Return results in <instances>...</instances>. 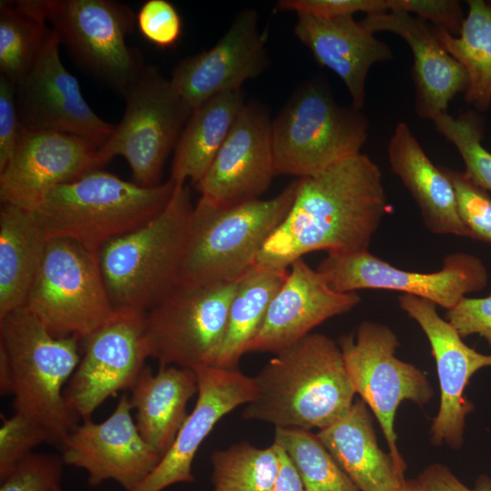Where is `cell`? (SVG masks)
<instances>
[{
  "instance_id": "6da1fadb",
  "label": "cell",
  "mask_w": 491,
  "mask_h": 491,
  "mask_svg": "<svg viewBox=\"0 0 491 491\" xmlns=\"http://www.w3.org/2000/svg\"><path fill=\"white\" fill-rule=\"evenodd\" d=\"M390 210L379 166L366 154L297 179L294 202L259 253L255 266L288 269L315 251H368Z\"/></svg>"
},
{
  "instance_id": "7a4b0ae2",
  "label": "cell",
  "mask_w": 491,
  "mask_h": 491,
  "mask_svg": "<svg viewBox=\"0 0 491 491\" xmlns=\"http://www.w3.org/2000/svg\"><path fill=\"white\" fill-rule=\"evenodd\" d=\"M253 378L256 396L242 416L276 428L320 430L342 417L356 395L338 344L322 334L276 353Z\"/></svg>"
},
{
  "instance_id": "3957f363",
  "label": "cell",
  "mask_w": 491,
  "mask_h": 491,
  "mask_svg": "<svg viewBox=\"0 0 491 491\" xmlns=\"http://www.w3.org/2000/svg\"><path fill=\"white\" fill-rule=\"evenodd\" d=\"M193 208L189 187L176 184L159 214L100 247V266L115 311L145 314L178 285Z\"/></svg>"
},
{
  "instance_id": "277c9868",
  "label": "cell",
  "mask_w": 491,
  "mask_h": 491,
  "mask_svg": "<svg viewBox=\"0 0 491 491\" xmlns=\"http://www.w3.org/2000/svg\"><path fill=\"white\" fill-rule=\"evenodd\" d=\"M79 342L53 335L25 306L0 318L15 411L38 423L55 446L78 425L64 391L81 359Z\"/></svg>"
},
{
  "instance_id": "5b68a950",
  "label": "cell",
  "mask_w": 491,
  "mask_h": 491,
  "mask_svg": "<svg viewBox=\"0 0 491 491\" xmlns=\"http://www.w3.org/2000/svg\"><path fill=\"white\" fill-rule=\"evenodd\" d=\"M175 185L169 177L145 187L96 169L49 189L31 212L49 239L65 238L100 249L159 214Z\"/></svg>"
},
{
  "instance_id": "8992f818",
  "label": "cell",
  "mask_w": 491,
  "mask_h": 491,
  "mask_svg": "<svg viewBox=\"0 0 491 491\" xmlns=\"http://www.w3.org/2000/svg\"><path fill=\"white\" fill-rule=\"evenodd\" d=\"M297 180L269 199L220 207L199 198L194 206L178 284L237 281L253 266L264 245L286 216Z\"/></svg>"
},
{
  "instance_id": "52a82bcc",
  "label": "cell",
  "mask_w": 491,
  "mask_h": 491,
  "mask_svg": "<svg viewBox=\"0 0 491 491\" xmlns=\"http://www.w3.org/2000/svg\"><path fill=\"white\" fill-rule=\"evenodd\" d=\"M368 119L353 105H338L319 80L302 85L271 124L276 175H315L360 153Z\"/></svg>"
},
{
  "instance_id": "ba28073f",
  "label": "cell",
  "mask_w": 491,
  "mask_h": 491,
  "mask_svg": "<svg viewBox=\"0 0 491 491\" xmlns=\"http://www.w3.org/2000/svg\"><path fill=\"white\" fill-rule=\"evenodd\" d=\"M99 250L65 238L48 240L25 306L53 335L81 341L115 315Z\"/></svg>"
},
{
  "instance_id": "9c48e42d",
  "label": "cell",
  "mask_w": 491,
  "mask_h": 491,
  "mask_svg": "<svg viewBox=\"0 0 491 491\" xmlns=\"http://www.w3.org/2000/svg\"><path fill=\"white\" fill-rule=\"evenodd\" d=\"M48 24L75 65L123 96L146 65L129 46L136 15L115 0H42Z\"/></svg>"
},
{
  "instance_id": "30bf717a",
  "label": "cell",
  "mask_w": 491,
  "mask_h": 491,
  "mask_svg": "<svg viewBox=\"0 0 491 491\" xmlns=\"http://www.w3.org/2000/svg\"><path fill=\"white\" fill-rule=\"evenodd\" d=\"M125 111L100 155L108 163L116 155L130 165L133 182L159 184L164 165L191 115L192 108L155 65H146L124 96Z\"/></svg>"
},
{
  "instance_id": "8fae6325",
  "label": "cell",
  "mask_w": 491,
  "mask_h": 491,
  "mask_svg": "<svg viewBox=\"0 0 491 491\" xmlns=\"http://www.w3.org/2000/svg\"><path fill=\"white\" fill-rule=\"evenodd\" d=\"M238 280L178 284L145 313V339L149 357L162 366L174 365L193 370L213 366Z\"/></svg>"
},
{
  "instance_id": "7c38bea8",
  "label": "cell",
  "mask_w": 491,
  "mask_h": 491,
  "mask_svg": "<svg viewBox=\"0 0 491 491\" xmlns=\"http://www.w3.org/2000/svg\"><path fill=\"white\" fill-rule=\"evenodd\" d=\"M337 344L356 394L372 410L389 454L406 470L396 446V413L405 400L421 406L426 404L434 393L430 382L419 368L396 356L398 339L386 325L363 321L356 336L344 335Z\"/></svg>"
},
{
  "instance_id": "4fadbf2b",
  "label": "cell",
  "mask_w": 491,
  "mask_h": 491,
  "mask_svg": "<svg viewBox=\"0 0 491 491\" xmlns=\"http://www.w3.org/2000/svg\"><path fill=\"white\" fill-rule=\"evenodd\" d=\"M316 270L340 293L360 289L398 291L431 301L447 311L468 294L485 288L488 282L481 259L465 252L446 255L442 267L431 273L402 270L369 250L327 254Z\"/></svg>"
},
{
  "instance_id": "5bb4252c",
  "label": "cell",
  "mask_w": 491,
  "mask_h": 491,
  "mask_svg": "<svg viewBox=\"0 0 491 491\" xmlns=\"http://www.w3.org/2000/svg\"><path fill=\"white\" fill-rule=\"evenodd\" d=\"M145 314L116 311L83 342V357L64 396L84 421L109 397L131 390L149 357L145 339Z\"/></svg>"
},
{
  "instance_id": "9a60e30c",
  "label": "cell",
  "mask_w": 491,
  "mask_h": 491,
  "mask_svg": "<svg viewBox=\"0 0 491 491\" xmlns=\"http://www.w3.org/2000/svg\"><path fill=\"white\" fill-rule=\"evenodd\" d=\"M59 46L52 29L33 65L15 85L21 128L73 134L104 144L115 125L86 103L78 81L60 58Z\"/></svg>"
},
{
  "instance_id": "2e32d148",
  "label": "cell",
  "mask_w": 491,
  "mask_h": 491,
  "mask_svg": "<svg viewBox=\"0 0 491 491\" xmlns=\"http://www.w3.org/2000/svg\"><path fill=\"white\" fill-rule=\"evenodd\" d=\"M100 144L51 130L22 129L14 154L0 172V200L32 211L49 189L105 165Z\"/></svg>"
},
{
  "instance_id": "e0dca14e",
  "label": "cell",
  "mask_w": 491,
  "mask_h": 491,
  "mask_svg": "<svg viewBox=\"0 0 491 491\" xmlns=\"http://www.w3.org/2000/svg\"><path fill=\"white\" fill-rule=\"evenodd\" d=\"M131 412L124 394L104 421L77 425L61 445L65 466L84 469L91 486L113 480L131 491L140 485L162 457L142 437Z\"/></svg>"
},
{
  "instance_id": "ac0fdd59",
  "label": "cell",
  "mask_w": 491,
  "mask_h": 491,
  "mask_svg": "<svg viewBox=\"0 0 491 491\" xmlns=\"http://www.w3.org/2000/svg\"><path fill=\"white\" fill-rule=\"evenodd\" d=\"M400 308L421 327L431 346L440 386V407L431 426L432 442L458 449L473 404L464 392L470 377L480 368L491 366V355L469 347L457 330L443 319L436 305L410 295L398 296Z\"/></svg>"
},
{
  "instance_id": "d6986e66",
  "label": "cell",
  "mask_w": 491,
  "mask_h": 491,
  "mask_svg": "<svg viewBox=\"0 0 491 491\" xmlns=\"http://www.w3.org/2000/svg\"><path fill=\"white\" fill-rule=\"evenodd\" d=\"M266 108L246 103L209 168L195 185L200 198L220 207L257 199L276 175Z\"/></svg>"
},
{
  "instance_id": "ffe728a7",
  "label": "cell",
  "mask_w": 491,
  "mask_h": 491,
  "mask_svg": "<svg viewBox=\"0 0 491 491\" xmlns=\"http://www.w3.org/2000/svg\"><path fill=\"white\" fill-rule=\"evenodd\" d=\"M266 38L254 9L240 11L210 49L181 59L169 78L184 101L195 108L209 98L241 89L269 66Z\"/></svg>"
},
{
  "instance_id": "44dd1931",
  "label": "cell",
  "mask_w": 491,
  "mask_h": 491,
  "mask_svg": "<svg viewBox=\"0 0 491 491\" xmlns=\"http://www.w3.org/2000/svg\"><path fill=\"white\" fill-rule=\"evenodd\" d=\"M195 371L198 390L194 409L153 472L131 491H162L194 482L192 465L205 438L223 416L256 396L254 378L236 368L205 366Z\"/></svg>"
},
{
  "instance_id": "7402d4cb",
  "label": "cell",
  "mask_w": 491,
  "mask_h": 491,
  "mask_svg": "<svg viewBox=\"0 0 491 491\" xmlns=\"http://www.w3.org/2000/svg\"><path fill=\"white\" fill-rule=\"evenodd\" d=\"M360 301L356 292L340 293L303 258L295 261L273 297L248 352L277 353L324 321L349 312Z\"/></svg>"
},
{
  "instance_id": "603a6c76",
  "label": "cell",
  "mask_w": 491,
  "mask_h": 491,
  "mask_svg": "<svg viewBox=\"0 0 491 491\" xmlns=\"http://www.w3.org/2000/svg\"><path fill=\"white\" fill-rule=\"evenodd\" d=\"M360 22L374 34L390 32L408 45L413 55L415 110L418 117L432 121L447 112L457 94L466 92L468 77L464 66L443 46L434 26L425 20L389 11L367 15Z\"/></svg>"
},
{
  "instance_id": "cb8c5ba5",
  "label": "cell",
  "mask_w": 491,
  "mask_h": 491,
  "mask_svg": "<svg viewBox=\"0 0 491 491\" xmlns=\"http://www.w3.org/2000/svg\"><path fill=\"white\" fill-rule=\"evenodd\" d=\"M294 34L319 65L343 81L352 105L363 109L367 75L374 65L393 59L389 45L354 15L322 18L297 15Z\"/></svg>"
},
{
  "instance_id": "d4e9b609",
  "label": "cell",
  "mask_w": 491,
  "mask_h": 491,
  "mask_svg": "<svg viewBox=\"0 0 491 491\" xmlns=\"http://www.w3.org/2000/svg\"><path fill=\"white\" fill-rule=\"evenodd\" d=\"M387 155L392 172L414 198L430 232L472 238L459 216L452 183L430 160L407 124L399 122L395 127Z\"/></svg>"
},
{
  "instance_id": "484cf974",
  "label": "cell",
  "mask_w": 491,
  "mask_h": 491,
  "mask_svg": "<svg viewBox=\"0 0 491 491\" xmlns=\"http://www.w3.org/2000/svg\"><path fill=\"white\" fill-rule=\"evenodd\" d=\"M362 400L316 436L360 491H395L406 480L405 470L376 442L373 416Z\"/></svg>"
},
{
  "instance_id": "4316f807",
  "label": "cell",
  "mask_w": 491,
  "mask_h": 491,
  "mask_svg": "<svg viewBox=\"0 0 491 491\" xmlns=\"http://www.w3.org/2000/svg\"><path fill=\"white\" fill-rule=\"evenodd\" d=\"M197 390L195 371L174 365H159L155 374L145 366L132 387L129 402L137 429L161 457L175 441Z\"/></svg>"
},
{
  "instance_id": "83f0119b",
  "label": "cell",
  "mask_w": 491,
  "mask_h": 491,
  "mask_svg": "<svg viewBox=\"0 0 491 491\" xmlns=\"http://www.w3.org/2000/svg\"><path fill=\"white\" fill-rule=\"evenodd\" d=\"M48 236L31 211L0 209V318L25 306L41 266Z\"/></svg>"
},
{
  "instance_id": "f1b7e54d",
  "label": "cell",
  "mask_w": 491,
  "mask_h": 491,
  "mask_svg": "<svg viewBox=\"0 0 491 491\" xmlns=\"http://www.w3.org/2000/svg\"><path fill=\"white\" fill-rule=\"evenodd\" d=\"M245 104L239 89L216 95L193 109L175 148L172 180L196 185L202 179Z\"/></svg>"
},
{
  "instance_id": "f546056e",
  "label": "cell",
  "mask_w": 491,
  "mask_h": 491,
  "mask_svg": "<svg viewBox=\"0 0 491 491\" xmlns=\"http://www.w3.org/2000/svg\"><path fill=\"white\" fill-rule=\"evenodd\" d=\"M287 270L253 266L238 280L229 306L225 335L213 366L236 368L256 336Z\"/></svg>"
},
{
  "instance_id": "4dcf8cb0",
  "label": "cell",
  "mask_w": 491,
  "mask_h": 491,
  "mask_svg": "<svg viewBox=\"0 0 491 491\" xmlns=\"http://www.w3.org/2000/svg\"><path fill=\"white\" fill-rule=\"evenodd\" d=\"M468 11L458 36L435 28L443 46L464 66L466 101L485 110L491 105V2L466 1Z\"/></svg>"
},
{
  "instance_id": "1f68e13d",
  "label": "cell",
  "mask_w": 491,
  "mask_h": 491,
  "mask_svg": "<svg viewBox=\"0 0 491 491\" xmlns=\"http://www.w3.org/2000/svg\"><path fill=\"white\" fill-rule=\"evenodd\" d=\"M51 31L42 0H1L0 75L15 85L35 62Z\"/></svg>"
},
{
  "instance_id": "d6a6232c",
  "label": "cell",
  "mask_w": 491,
  "mask_h": 491,
  "mask_svg": "<svg viewBox=\"0 0 491 491\" xmlns=\"http://www.w3.org/2000/svg\"><path fill=\"white\" fill-rule=\"evenodd\" d=\"M212 491H271L279 467L278 446L258 448L247 442L215 450Z\"/></svg>"
},
{
  "instance_id": "836d02e7",
  "label": "cell",
  "mask_w": 491,
  "mask_h": 491,
  "mask_svg": "<svg viewBox=\"0 0 491 491\" xmlns=\"http://www.w3.org/2000/svg\"><path fill=\"white\" fill-rule=\"evenodd\" d=\"M274 443L291 459L305 491H360L316 435L303 429L276 428Z\"/></svg>"
},
{
  "instance_id": "e575fe53",
  "label": "cell",
  "mask_w": 491,
  "mask_h": 491,
  "mask_svg": "<svg viewBox=\"0 0 491 491\" xmlns=\"http://www.w3.org/2000/svg\"><path fill=\"white\" fill-rule=\"evenodd\" d=\"M436 130L458 151L466 166V174L480 187L491 192V152L482 145L483 125L473 113L456 117L447 112L433 120Z\"/></svg>"
},
{
  "instance_id": "d590c367",
  "label": "cell",
  "mask_w": 491,
  "mask_h": 491,
  "mask_svg": "<svg viewBox=\"0 0 491 491\" xmlns=\"http://www.w3.org/2000/svg\"><path fill=\"white\" fill-rule=\"evenodd\" d=\"M452 183L459 216L473 239L491 245V196L466 172L440 166Z\"/></svg>"
},
{
  "instance_id": "8d00e7d4",
  "label": "cell",
  "mask_w": 491,
  "mask_h": 491,
  "mask_svg": "<svg viewBox=\"0 0 491 491\" xmlns=\"http://www.w3.org/2000/svg\"><path fill=\"white\" fill-rule=\"evenodd\" d=\"M0 480L42 444H51L47 432L33 419L15 412L11 417L1 416Z\"/></svg>"
},
{
  "instance_id": "74e56055",
  "label": "cell",
  "mask_w": 491,
  "mask_h": 491,
  "mask_svg": "<svg viewBox=\"0 0 491 491\" xmlns=\"http://www.w3.org/2000/svg\"><path fill=\"white\" fill-rule=\"evenodd\" d=\"M64 466L61 456L33 453L0 480V491H55Z\"/></svg>"
},
{
  "instance_id": "f35d334b",
  "label": "cell",
  "mask_w": 491,
  "mask_h": 491,
  "mask_svg": "<svg viewBox=\"0 0 491 491\" xmlns=\"http://www.w3.org/2000/svg\"><path fill=\"white\" fill-rule=\"evenodd\" d=\"M136 25L143 36L157 47L173 46L182 34V19L170 2L147 0L136 14Z\"/></svg>"
},
{
  "instance_id": "ab89813d",
  "label": "cell",
  "mask_w": 491,
  "mask_h": 491,
  "mask_svg": "<svg viewBox=\"0 0 491 491\" xmlns=\"http://www.w3.org/2000/svg\"><path fill=\"white\" fill-rule=\"evenodd\" d=\"M387 3L389 11L416 15L453 36L459 35L466 17L456 0H387Z\"/></svg>"
},
{
  "instance_id": "60d3db41",
  "label": "cell",
  "mask_w": 491,
  "mask_h": 491,
  "mask_svg": "<svg viewBox=\"0 0 491 491\" xmlns=\"http://www.w3.org/2000/svg\"><path fill=\"white\" fill-rule=\"evenodd\" d=\"M276 5L279 10L322 18L389 11L387 0H281Z\"/></svg>"
},
{
  "instance_id": "b9f144b4",
  "label": "cell",
  "mask_w": 491,
  "mask_h": 491,
  "mask_svg": "<svg viewBox=\"0 0 491 491\" xmlns=\"http://www.w3.org/2000/svg\"><path fill=\"white\" fill-rule=\"evenodd\" d=\"M446 320L462 337L478 335L491 346V295L486 297H464L446 312Z\"/></svg>"
},
{
  "instance_id": "7bdbcfd3",
  "label": "cell",
  "mask_w": 491,
  "mask_h": 491,
  "mask_svg": "<svg viewBox=\"0 0 491 491\" xmlns=\"http://www.w3.org/2000/svg\"><path fill=\"white\" fill-rule=\"evenodd\" d=\"M15 85L0 75V172L10 161L21 134Z\"/></svg>"
},
{
  "instance_id": "ee69618b",
  "label": "cell",
  "mask_w": 491,
  "mask_h": 491,
  "mask_svg": "<svg viewBox=\"0 0 491 491\" xmlns=\"http://www.w3.org/2000/svg\"><path fill=\"white\" fill-rule=\"evenodd\" d=\"M426 491H491V477L481 475L470 488L464 485L444 465L433 464L423 470L416 478Z\"/></svg>"
},
{
  "instance_id": "f6af8a7d",
  "label": "cell",
  "mask_w": 491,
  "mask_h": 491,
  "mask_svg": "<svg viewBox=\"0 0 491 491\" xmlns=\"http://www.w3.org/2000/svg\"><path fill=\"white\" fill-rule=\"evenodd\" d=\"M277 446L279 467L271 491H305L300 476L291 459L283 448L278 445Z\"/></svg>"
},
{
  "instance_id": "bcb514c9",
  "label": "cell",
  "mask_w": 491,
  "mask_h": 491,
  "mask_svg": "<svg viewBox=\"0 0 491 491\" xmlns=\"http://www.w3.org/2000/svg\"><path fill=\"white\" fill-rule=\"evenodd\" d=\"M395 491H426L417 479L406 480L405 483Z\"/></svg>"
},
{
  "instance_id": "7dc6e473",
  "label": "cell",
  "mask_w": 491,
  "mask_h": 491,
  "mask_svg": "<svg viewBox=\"0 0 491 491\" xmlns=\"http://www.w3.org/2000/svg\"><path fill=\"white\" fill-rule=\"evenodd\" d=\"M55 491H64V490H63V489L61 488V486H60V487H58Z\"/></svg>"
}]
</instances>
